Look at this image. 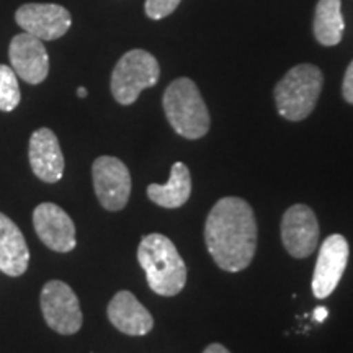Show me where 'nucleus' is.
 <instances>
[{"mask_svg":"<svg viewBox=\"0 0 353 353\" xmlns=\"http://www.w3.org/2000/svg\"><path fill=\"white\" fill-rule=\"evenodd\" d=\"M205 242L223 270L236 273L249 267L257 249V221L249 203L237 196L221 198L206 218Z\"/></svg>","mask_w":353,"mask_h":353,"instance_id":"1","label":"nucleus"},{"mask_svg":"<svg viewBox=\"0 0 353 353\" xmlns=\"http://www.w3.org/2000/svg\"><path fill=\"white\" fill-rule=\"evenodd\" d=\"M138 262L149 288L161 296H176L187 283V265L174 242L162 234L143 237L138 247Z\"/></svg>","mask_w":353,"mask_h":353,"instance_id":"2","label":"nucleus"},{"mask_svg":"<svg viewBox=\"0 0 353 353\" xmlns=\"http://www.w3.org/2000/svg\"><path fill=\"white\" fill-rule=\"evenodd\" d=\"M164 112L176 134L200 139L210 131V113L192 79L180 77L165 88Z\"/></svg>","mask_w":353,"mask_h":353,"instance_id":"3","label":"nucleus"},{"mask_svg":"<svg viewBox=\"0 0 353 353\" xmlns=\"http://www.w3.org/2000/svg\"><path fill=\"white\" fill-rule=\"evenodd\" d=\"M322 83L321 69L312 64L294 65L275 87V103L281 117L290 121L307 118L319 100Z\"/></svg>","mask_w":353,"mask_h":353,"instance_id":"4","label":"nucleus"},{"mask_svg":"<svg viewBox=\"0 0 353 353\" xmlns=\"http://www.w3.org/2000/svg\"><path fill=\"white\" fill-rule=\"evenodd\" d=\"M161 76L157 59L144 50L128 51L114 65L112 94L120 105H132L144 88L154 87Z\"/></svg>","mask_w":353,"mask_h":353,"instance_id":"5","label":"nucleus"},{"mask_svg":"<svg viewBox=\"0 0 353 353\" xmlns=\"http://www.w3.org/2000/svg\"><path fill=\"white\" fill-rule=\"evenodd\" d=\"M39 304L44 321L52 330L63 335H72L82 327L81 303L72 288L61 280H51L43 286Z\"/></svg>","mask_w":353,"mask_h":353,"instance_id":"6","label":"nucleus"},{"mask_svg":"<svg viewBox=\"0 0 353 353\" xmlns=\"http://www.w3.org/2000/svg\"><path fill=\"white\" fill-rule=\"evenodd\" d=\"M92 179L100 205L108 211H120L131 195V174L120 159L101 156L92 165Z\"/></svg>","mask_w":353,"mask_h":353,"instance_id":"7","label":"nucleus"},{"mask_svg":"<svg viewBox=\"0 0 353 353\" xmlns=\"http://www.w3.org/2000/svg\"><path fill=\"white\" fill-rule=\"evenodd\" d=\"M15 21L25 33L41 41H52L69 32L72 17L68 8L57 3H25L17 10Z\"/></svg>","mask_w":353,"mask_h":353,"instance_id":"8","label":"nucleus"},{"mask_svg":"<svg viewBox=\"0 0 353 353\" xmlns=\"http://www.w3.org/2000/svg\"><path fill=\"white\" fill-rule=\"evenodd\" d=\"M281 241L291 257L306 259L317 249L319 224L307 205H293L281 219Z\"/></svg>","mask_w":353,"mask_h":353,"instance_id":"9","label":"nucleus"},{"mask_svg":"<svg viewBox=\"0 0 353 353\" xmlns=\"http://www.w3.org/2000/svg\"><path fill=\"white\" fill-rule=\"evenodd\" d=\"M348 242L341 234H332L322 242L312 276V293L324 299L334 293L347 268Z\"/></svg>","mask_w":353,"mask_h":353,"instance_id":"10","label":"nucleus"},{"mask_svg":"<svg viewBox=\"0 0 353 353\" xmlns=\"http://www.w3.org/2000/svg\"><path fill=\"white\" fill-rule=\"evenodd\" d=\"M33 226L43 244L54 252H70L77 244L74 221L54 203H41L34 208Z\"/></svg>","mask_w":353,"mask_h":353,"instance_id":"11","label":"nucleus"},{"mask_svg":"<svg viewBox=\"0 0 353 353\" xmlns=\"http://www.w3.org/2000/svg\"><path fill=\"white\" fill-rule=\"evenodd\" d=\"M8 57L13 70L25 82L37 85L50 74V56L41 39L28 33H20L10 41Z\"/></svg>","mask_w":353,"mask_h":353,"instance_id":"12","label":"nucleus"},{"mask_svg":"<svg viewBox=\"0 0 353 353\" xmlns=\"http://www.w3.org/2000/svg\"><path fill=\"white\" fill-rule=\"evenodd\" d=\"M28 159L33 174L46 183H56L63 179L64 156L57 136L50 128H39L32 134Z\"/></svg>","mask_w":353,"mask_h":353,"instance_id":"13","label":"nucleus"},{"mask_svg":"<svg viewBox=\"0 0 353 353\" xmlns=\"http://www.w3.org/2000/svg\"><path fill=\"white\" fill-rule=\"evenodd\" d=\"M108 319L126 335H145L154 327L151 312L138 301L131 291H118L108 303Z\"/></svg>","mask_w":353,"mask_h":353,"instance_id":"14","label":"nucleus"},{"mask_svg":"<svg viewBox=\"0 0 353 353\" xmlns=\"http://www.w3.org/2000/svg\"><path fill=\"white\" fill-rule=\"evenodd\" d=\"M28 262L30 250L23 232L7 214L0 213V272L20 276L28 268Z\"/></svg>","mask_w":353,"mask_h":353,"instance_id":"15","label":"nucleus"},{"mask_svg":"<svg viewBox=\"0 0 353 353\" xmlns=\"http://www.w3.org/2000/svg\"><path fill=\"white\" fill-rule=\"evenodd\" d=\"M192 193V176L183 162L172 165L169 182L165 185L151 183L148 187L149 200L167 210H175L188 201Z\"/></svg>","mask_w":353,"mask_h":353,"instance_id":"16","label":"nucleus"},{"mask_svg":"<svg viewBox=\"0 0 353 353\" xmlns=\"http://www.w3.org/2000/svg\"><path fill=\"white\" fill-rule=\"evenodd\" d=\"M314 37L322 46H335L341 43L345 30L341 0H319L314 13Z\"/></svg>","mask_w":353,"mask_h":353,"instance_id":"17","label":"nucleus"},{"mask_svg":"<svg viewBox=\"0 0 353 353\" xmlns=\"http://www.w3.org/2000/svg\"><path fill=\"white\" fill-rule=\"evenodd\" d=\"M20 100L21 94L15 70L6 64H0V110L13 112L19 107Z\"/></svg>","mask_w":353,"mask_h":353,"instance_id":"18","label":"nucleus"},{"mask_svg":"<svg viewBox=\"0 0 353 353\" xmlns=\"http://www.w3.org/2000/svg\"><path fill=\"white\" fill-rule=\"evenodd\" d=\"M180 2H182V0H145V15L152 20L165 19L170 13H174Z\"/></svg>","mask_w":353,"mask_h":353,"instance_id":"19","label":"nucleus"},{"mask_svg":"<svg viewBox=\"0 0 353 353\" xmlns=\"http://www.w3.org/2000/svg\"><path fill=\"white\" fill-rule=\"evenodd\" d=\"M342 94H343V99H345L350 105H353V61L350 63V65H348L345 77H343Z\"/></svg>","mask_w":353,"mask_h":353,"instance_id":"20","label":"nucleus"},{"mask_svg":"<svg viewBox=\"0 0 353 353\" xmlns=\"http://www.w3.org/2000/svg\"><path fill=\"white\" fill-rule=\"evenodd\" d=\"M203 353H231V352H229L224 345H221V343H211V345L205 348V352Z\"/></svg>","mask_w":353,"mask_h":353,"instance_id":"21","label":"nucleus"},{"mask_svg":"<svg viewBox=\"0 0 353 353\" xmlns=\"http://www.w3.org/2000/svg\"><path fill=\"white\" fill-rule=\"evenodd\" d=\"M314 321H317V322H324L325 321V317L329 316V311H327V307H317L316 311H314Z\"/></svg>","mask_w":353,"mask_h":353,"instance_id":"22","label":"nucleus"},{"mask_svg":"<svg viewBox=\"0 0 353 353\" xmlns=\"http://www.w3.org/2000/svg\"><path fill=\"white\" fill-rule=\"evenodd\" d=\"M77 95L81 97V99H85V97H87V88L85 87H79L77 88Z\"/></svg>","mask_w":353,"mask_h":353,"instance_id":"23","label":"nucleus"}]
</instances>
